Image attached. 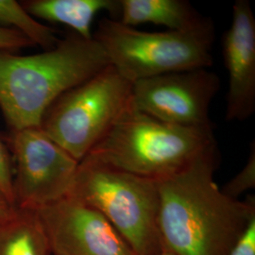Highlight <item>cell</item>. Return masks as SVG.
Listing matches in <instances>:
<instances>
[{
  "label": "cell",
  "instance_id": "obj_1",
  "mask_svg": "<svg viewBox=\"0 0 255 255\" xmlns=\"http://www.w3.org/2000/svg\"><path fill=\"white\" fill-rule=\"evenodd\" d=\"M218 145L181 172L158 181V229L162 246L175 255H228L255 214V196H226L215 182Z\"/></svg>",
  "mask_w": 255,
  "mask_h": 255
},
{
  "label": "cell",
  "instance_id": "obj_2",
  "mask_svg": "<svg viewBox=\"0 0 255 255\" xmlns=\"http://www.w3.org/2000/svg\"><path fill=\"white\" fill-rule=\"evenodd\" d=\"M93 38L69 34L38 54L0 51V108L11 129L40 127L58 98L109 65Z\"/></svg>",
  "mask_w": 255,
  "mask_h": 255
},
{
  "label": "cell",
  "instance_id": "obj_3",
  "mask_svg": "<svg viewBox=\"0 0 255 255\" xmlns=\"http://www.w3.org/2000/svg\"><path fill=\"white\" fill-rule=\"evenodd\" d=\"M215 144L213 126L172 125L131 105L85 158L158 182L181 172Z\"/></svg>",
  "mask_w": 255,
  "mask_h": 255
},
{
  "label": "cell",
  "instance_id": "obj_4",
  "mask_svg": "<svg viewBox=\"0 0 255 255\" xmlns=\"http://www.w3.org/2000/svg\"><path fill=\"white\" fill-rule=\"evenodd\" d=\"M68 196L99 211L134 255H157L164 250L156 181L84 158Z\"/></svg>",
  "mask_w": 255,
  "mask_h": 255
},
{
  "label": "cell",
  "instance_id": "obj_5",
  "mask_svg": "<svg viewBox=\"0 0 255 255\" xmlns=\"http://www.w3.org/2000/svg\"><path fill=\"white\" fill-rule=\"evenodd\" d=\"M109 64L127 81L164 74L208 68L213 64V21L190 31L149 32L103 18L93 32Z\"/></svg>",
  "mask_w": 255,
  "mask_h": 255
},
{
  "label": "cell",
  "instance_id": "obj_6",
  "mask_svg": "<svg viewBox=\"0 0 255 255\" xmlns=\"http://www.w3.org/2000/svg\"><path fill=\"white\" fill-rule=\"evenodd\" d=\"M131 92L132 83L109 64L58 98L40 128L81 163L131 106Z\"/></svg>",
  "mask_w": 255,
  "mask_h": 255
},
{
  "label": "cell",
  "instance_id": "obj_7",
  "mask_svg": "<svg viewBox=\"0 0 255 255\" xmlns=\"http://www.w3.org/2000/svg\"><path fill=\"white\" fill-rule=\"evenodd\" d=\"M14 207L36 210L71 191L80 163L40 127L11 129Z\"/></svg>",
  "mask_w": 255,
  "mask_h": 255
},
{
  "label": "cell",
  "instance_id": "obj_8",
  "mask_svg": "<svg viewBox=\"0 0 255 255\" xmlns=\"http://www.w3.org/2000/svg\"><path fill=\"white\" fill-rule=\"evenodd\" d=\"M220 88L219 76L207 68L178 71L132 83L134 109L182 127H211V102Z\"/></svg>",
  "mask_w": 255,
  "mask_h": 255
},
{
  "label": "cell",
  "instance_id": "obj_9",
  "mask_svg": "<svg viewBox=\"0 0 255 255\" xmlns=\"http://www.w3.org/2000/svg\"><path fill=\"white\" fill-rule=\"evenodd\" d=\"M34 211L52 255H135L99 211L71 196Z\"/></svg>",
  "mask_w": 255,
  "mask_h": 255
},
{
  "label": "cell",
  "instance_id": "obj_10",
  "mask_svg": "<svg viewBox=\"0 0 255 255\" xmlns=\"http://www.w3.org/2000/svg\"><path fill=\"white\" fill-rule=\"evenodd\" d=\"M228 72L227 121H244L255 112V17L249 0H237L233 19L222 39Z\"/></svg>",
  "mask_w": 255,
  "mask_h": 255
},
{
  "label": "cell",
  "instance_id": "obj_11",
  "mask_svg": "<svg viewBox=\"0 0 255 255\" xmlns=\"http://www.w3.org/2000/svg\"><path fill=\"white\" fill-rule=\"evenodd\" d=\"M122 24L135 27L151 23L171 31H190L212 20L202 16L186 0H119Z\"/></svg>",
  "mask_w": 255,
  "mask_h": 255
},
{
  "label": "cell",
  "instance_id": "obj_12",
  "mask_svg": "<svg viewBox=\"0 0 255 255\" xmlns=\"http://www.w3.org/2000/svg\"><path fill=\"white\" fill-rule=\"evenodd\" d=\"M22 5L32 17L65 25L87 40L93 39L92 26L98 13L106 10L116 20L120 14L119 0H27Z\"/></svg>",
  "mask_w": 255,
  "mask_h": 255
},
{
  "label": "cell",
  "instance_id": "obj_13",
  "mask_svg": "<svg viewBox=\"0 0 255 255\" xmlns=\"http://www.w3.org/2000/svg\"><path fill=\"white\" fill-rule=\"evenodd\" d=\"M0 255H52L34 210L14 207L0 219Z\"/></svg>",
  "mask_w": 255,
  "mask_h": 255
},
{
  "label": "cell",
  "instance_id": "obj_14",
  "mask_svg": "<svg viewBox=\"0 0 255 255\" xmlns=\"http://www.w3.org/2000/svg\"><path fill=\"white\" fill-rule=\"evenodd\" d=\"M0 24L18 30L32 45L41 46L45 50L53 48L60 41L54 28L32 17L22 3L14 0H0Z\"/></svg>",
  "mask_w": 255,
  "mask_h": 255
},
{
  "label": "cell",
  "instance_id": "obj_15",
  "mask_svg": "<svg viewBox=\"0 0 255 255\" xmlns=\"http://www.w3.org/2000/svg\"><path fill=\"white\" fill-rule=\"evenodd\" d=\"M255 187V142L253 141L250 146V154L245 166L227 182L221 189L226 196L232 199L239 200V197L245 192Z\"/></svg>",
  "mask_w": 255,
  "mask_h": 255
},
{
  "label": "cell",
  "instance_id": "obj_16",
  "mask_svg": "<svg viewBox=\"0 0 255 255\" xmlns=\"http://www.w3.org/2000/svg\"><path fill=\"white\" fill-rule=\"evenodd\" d=\"M0 193L14 207L13 167L11 156L0 140Z\"/></svg>",
  "mask_w": 255,
  "mask_h": 255
},
{
  "label": "cell",
  "instance_id": "obj_17",
  "mask_svg": "<svg viewBox=\"0 0 255 255\" xmlns=\"http://www.w3.org/2000/svg\"><path fill=\"white\" fill-rule=\"evenodd\" d=\"M33 46L27 37L18 30L0 27V51L13 52L22 47Z\"/></svg>",
  "mask_w": 255,
  "mask_h": 255
},
{
  "label": "cell",
  "instance_id": "obj_18",
  "mask_svg": "<svg viewBox=\"0 0 255 255\" xmlns=\"http://www.w3.org/2000/svg\"><path fill=\"white\" fill-rule=\"evenodd\" d=\"M228 255H255V214Z\"/></svg>",
  "mask_w": 255,
  "mask_h": 255
},
{
  "label": "cell",
  "instance_id": "obj_19",
  "mask_svg": "<svg viewBox=\"0 0 255 255\" xmlns=\"http://www.w3.org/2000/svg\"><path fill=\"white\" fill-rule=\"evenodd\" d=\"M14 207L9 204V201L0 193V219H4L11 214Z\"/></svg>",
  "mask_w": 255,
  "mask_h": 255
},
{
  "label": "cell",
  "instance_id": "obj_20",
  "mask_svg": "<svg viewBox=\"0 0 255 255\" xmlns=\"http://www.w3.org/2000/svg\"><path fill=\"white\" fill-rule=\"evenodd\" d=\"M175 255L172 253H170V252H168V251H165V250H163L159 255Z\"/></svg>",
  "mask_w": 255,
  "mask_h": 255
}]
</instances>
